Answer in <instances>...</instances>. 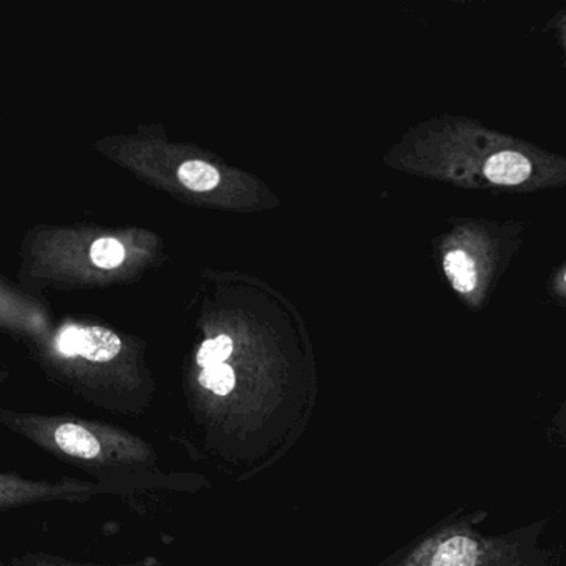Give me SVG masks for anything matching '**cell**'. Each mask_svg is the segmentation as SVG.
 <instances>
[{
    "label": "cell",
    "mask_w": 566,
    "mask_h": 566,
    "mask_svg": "<svg viewBox=\"0 0 566 566\" xmlns=\"http://www.w3.org/2000/svg\"><path fill=\"white\" fill-rule=\"evenodd\" d=\"M403 167L463 188L535 191L566 185V158L460 117H439L407 135Z\"/></svg>",
    "instance_id": "cell-1"
},
{
    "label": "cell",
    "mask_w": 566,
    "mask_h": 566,
    "mask_svg": "<svg viewBox=\"0 0 566 566\" xmlns=\"http://www.w3.org/2000/svg\"><path fill=\"white\" fill-rule=\"evenodd\" d=\"M543 433H545L549 446L566 453V397L559 403L558 409L549 416Z\"/></svg>",
    "instance_id": "cell-10"
},
{
    "label": "cell",
    "mask_w": 566,
    "mask_h": 566,
    "mask_svg": "<svg viewBox=\"0 0 566 566\" xmlns=\"http://www.w3.org/2000/svg\"><path fill=\"white\" fill-rule=\"evenodd\" d=\"M178 178L191 191H210L220 184V174L200 160L185 161L178 170Z\"/></svg>",
    "instance_id": "cell-6"
},
{
    "label": "cell",
    "mask_w": 566,
    "mask_h": 566,
    "mask_svg": "<svg viewBox=\"0 0 566 566\" xmlns=\"http://www.w3.org/2000/svg\"><path fill=\"white\" fill-rule=\"evenodd\" d=\"M91 258L95 266L112 270L120 266L125 258V248L115 238H101L92 244Z\"/></svg>",
    "instance_id": "cell-8"
},
{
    "label": "cell",
    "mask_w": 566,
    "mask_h": 566,
    "mask_svg": "<svg viewBox=\"0 0 566 566\" xmlns=\"http://www.w3.org/2000/svg\"><path fill=\"white\" fill-rule=\"evenodd\" d=\"M522 228L459 221L440 241V264L457 296L479 310L512 258Z\"/></svg>",
    "instance_id": "cell-3"
},
{
    "label": "cell",
    "mask_w": 566,
    "mask_h": 566,
    "mask_svg": "<svg viewBox=\"0 0 566 566\" xmlns=\"http://www.w3.org/2000/svg\"><path fill=\"white\" fill-rule=\"evenodd\" d=\"M200 384L217 396H228L237 386V376L228 364H220L201 370Z\"/></svg>",
    "instance_id": "cell-7"
},
{
    "label": "cell",
    "mask_w": 566,
    "mask_h": 566,
    "mask_svg": "<svg viewBox=\"0 0 566 566\" xmlns=\"http://www.w3.org/2000/svg\"><path fill=\"white\" fill-rule=\"evenodd\" d=\"M82 329L71 326L62 331L57 339V347L65 356H78L81 354Z\"/></svg>",
    "instance_id": "cell-11"
},
{
    "label": "cell",
    "mask_w": 566,
    "mask_h": 566,
    "mask_svg": "<svg viewBox=\"0 0 566 566\" xmlns=\"http://www.w3.org/2000/svg\"><path fill=\"white\" fill-rule=\"evenodd\" d=\"M558 32L559 39H562L563 49H565L566 54V12H562V15H559Z\"/></svg>",
    "instance_id": "cell-12"
},
{
    "label": "cell",
    "mask_w": 566,
    "mask_h": 566,
    "mask_svg": "<svg viewBox=\"0 0 566 566\" xmlns=\"http://www.w3.org/2000/svg\"><path fill=\"white\" fill-rule=\"evenodd\" d=\"M489 512L453 510L423 530L386 566H559V553L546 543L549 518L490 533Z\"/></svg>",
    "instance_id": "cell-2"
},
{
    "label": "cell",
    "mask_w": 566,
    "mask_h": 566,
    "mask_svg": "<svg viewBox=\"0 0 566 566\" xmlns=\"http://www.w3.org/2000/svg\"><path fill=\"white\" fill-rule=\"evenodd\" d=\"M54 439L59 449L77 459H95L101 453L97 437L77 423H62L55 429Z\"/></svg>",
    "instance_id": "cell-4"
},
{
    "label": "cell",
    "mask_w": 566,
    "mask_h": 566,
    "mask_svg": "<svg viewBox=\"0 0 566 566\" xmlns=\"http://www.w3.org/2000/svg\"><path fill=\"white\" fill-rule=\"evenodd\" d=\"M556 290L559 291L562 296L566 297V268L562 271V274H559L558 280H556Z\"/></svg>",
    "instance_id": "cell-13"
},
{
    "label": "cell",
    "mask_w": 566,
    "mask_h": 566,
    "mask_svg": "<svg viewBox=\"0 0 566 566\" xmlns=\"http://www.w3.org/2000/svg\"><path fill=\"white\" fill-rule=\"evenodd\" d=\"M122 340L104 327L82 329L81 356L94 363H108L120 354Z\"/></svg>",
    "instance_id": "cell-5"
},
{
    "label": "cell",
    "mask_w": 566,
    "mask_h": 566,
    "mask_svg": "<svg viewBox=\"0 0 566 566\" xmlns=\"http://www.w3.org/2000/svg\"><path fill=\"white\" fill-rule=\"evenodd\" d=\"M233 353V340L230 336H218L214 339L205 340L203 346L198 353V364L203 369L207 367L220 366L227 364L228 357Z\"/></svg>",
    "instance_id": "cell-9"
}]
</instances>
